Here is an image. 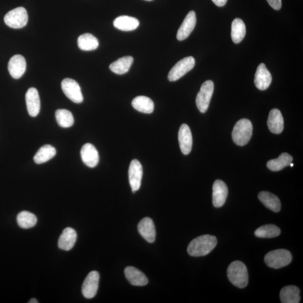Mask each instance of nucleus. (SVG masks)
Returning <instances> with one entry per match:
<instances>
[{
	"label": "nucleus",
	"mask_w": 303,
	"mask_h": 303,
	"mask_svg": "<svg viewBox=\"0 0 303 303\" xmlns=\"http://www.w3.org/2000/svg\"><path fill=\"white\" fill-rule=\"evenodd\" d=\"M217 243V238L214 236L202 235L193 239L189 244L188 253L193 257L204 256L216 247Z\"/></svg>",
	"instance_id": "nucleus-1"
},
{
	"label": "nucleus",
	"mask_w": 303,
	"mask_h": 303,
	"mask_svg": "<svg viewBox=\"0 0 303 303\" xmlns=\"http://www.w3.org/2000/svg\"><path fill=\"white\" fill-rule=\"evenodd\" d=\"M246 34V27L244 21L240 18H236L231 25V38L235 43L243 41Z\"/></svg>",
	"instance_id": "nucleus-30"
},
{
	"label": "nucleus",
	"mask_w": 303,
	"mask_h": 303,
	"mask_svg": "<svg viewBox=\"0 0 303 303\" xmlns=\"http://www.w3.org/2000/svg\"><path fill=\"white\" fill-rule=\"evenodd\" d=\"M195 59L192 56L187 57L178 61L171 69L168 80L170 82L177 81L190 72L195 67Z\"/></svg>",
	"instance_id": "nucleus-6"
},
{
	"label": "nucleus",
	"mask_w": 303,
	"mask_h": 303,
	"mask_svg": "<svg viewBox=\"0 0 303 303\" xmlns=\"http://www.w3.org/2000/svg\"><path fill=\"white\" fill-rule=\"evenodd\" d=\"M61 87L67 98L76 103H82L83 96L78 83L72 79L66 78L61 83Z\"/></svg>",
	"instance_id": "nucleus-8"
},
{
	"label": "nucleus",
	"mask_w": 303,
	"mask_h": 303,
	"mask_svg": "<svg viewBox=\"0 0 303 303\" xmlns=\"http://www.w3.org/2000/svg\"><path fill=\"white\" fill-rule=\"evenodd\" d=\"M213 91L214 83L212 81H205L202 85L196 98L197 106L201 112L207 111Z\"/></svg>",
	"instance_id": "nucleus-7"
},
{
	"label": "nucleus",
	"mask_w": 303,
	"mask_h": 303,
	"mask_svg": "<svg viewBox=\"0 0 303 303\" xmlns=\"http://www.w3.org/2000/svg\"><path fill=\"white\" fill-rule=\"evenodd\" d=\"M138 231L143 238L152 243L156 239V229L154 222L149 217H145L140 221L138 225Z\"/></svg>",
	"instance_id": "nucleus-18"
},
{
	"label": "nucleus",
	"mask_w": 303,
	"mask_h": 303,
	"mask_svg": "<svg viewBox=\"0 0 303 303\" xmlns=\"http://www.w3.org/2000/svg\"><path fill=\"white\" fill-rule=\"evenodd\" d=\"M37 218L35 215L28 211H22L17 216V222L22 229H30L36 225Z\"/></svg>",
	"instance_id": "nucleus-31"
},
{
	"label": "nucleus",
	"mask_w": 303,
	"mask_h": 303,
	"mask_svg": "<svg viewBox=\"0 0 303 303\" xmlns=\"http://www.w3.org/2000/svg\"><path fill=\"white\" fill-rule=\"evenodd\" d=\"M280 297L283 303H299L301 301L300 290L293 285L285 287L281 291Z\"/></svg>",
	"instance_id": "nucleus-24"
},
{
	"label": "nucleus",
	"mask_w": 303,
	"mask_h": 303,
	"mask_svg": "<svg viewBox=\"0 0 303 303\" xmlns=\"http://www.w3.org/2000/svg\"><path fill=\"white\" fill-rule=\"evenodd\" d=\"M290 165H291V167H293L294 164H293L292 163H291V164H290Z\"/></svg>",
	"instance_id": "nucleus-37"
},
{
	"label": "nucleus",
	"mask_w": 303,
	"mask_h": 303,
	"mask_svg": "<svg viewBox=\"0 0 303 303\" xmlns=\"http://www.w3.org/2000/svg\"><path fill=\"white\" fill-rule=\"evenodd\" d=\"M267 125L272 133L279 134L282 133L284 130V118L279 109H272L268 118Z\"/></svg>",
	"instance_id": "nucleus-19"
},
{
	"label": "nucleus",
	"mask_w": 303,
	"mask_h": 303,
	"mask_svg": "<svg viewBox=\"0 0 303 303\" xmlns=\"http://www.w3.org/2000/svg\"><path fill=\"white\" fill-rule=\"evenodd\" d=\"M113 25L116 28L122 31H131L139 27V21L134 17L120 16L113 21Z\"/></svg>",
	"instance_id": "nucleus-22"
},
{
	"label": "nucleus",
	"mask_w": 303,
	"mask_h": 303,
	"mask_svg": "<svg viewBox=\"0 0 303 303\" xmlns=\"http://www.w3.org/2000/svg\"><path fill=\"white\" fill-rule=\"evenodd\" d=\"M56 119L62 128H70L74 124V118L71 112L65 109H59L55 113Z\"/></svg>",
	"instance_id": "nucleus-32"
},
{
	"label": "nucleus",
	"mask_w": 303,
	"mask_h": 303,
	"mask_svg": "<svg viewBox=\"0 0 303 303\" xmlns=\"http://www.w3.org/2000/svg\"><path fill=\"white\" fill-rule=\"evenodd\" d=\"M252 134L251 121L247 118H243L237 122L234 127L232 133V140L238 146H244L250 141Z\"/></svg>",
	"instance_id": "nucleus-3"
},
{
	"label": "nucleus",
	"mask_w": 303,
	"mask_h": 303,
	"mask_svg": "<svg viewBox=\"0 0 303 303\" xmlns=\"http://www.w3.org/2000/svg\"><path fill=\"white\" fill-rule=\"evenodd\" d=\"M99 280V272L95 271L91 272L82 285L83 296L87 299L94 298L98 291Z\"/></svg>",
	"instance_id": "nucleus-9"
},
{
	"label": "nucleus",
	"mask_w": 303,
	"mask_h": 303,
	"mask_svg": "<svg viewBox=\"0 0 303 303\" xmlns=\"http://www.w3.org/2000/svg\"><path fill=\"white\" fill-rule=\"evenodd\" d=\"M258 199L267 208L275 212H278L282 208L279 198L269 192H261L259 193Z\"/></svg>",
	"instance_id": "nucleus-23"
},
{
	"label": "nucleus",
	"mask_w": 303,
	"mask_h": 303,
	"mask_svg": "<svg viewBox=\"0 0 303 303\" xmlns=\"http://www.w3.org/2000/svg\"><path fill=\"white\" fill-rule=\"evenodd\" d=\"M56 154V149L51 145L46 144L39 149L33 159L36 164H41L52 159Z\"/></svg>",
	"instance_id": "nucleus-29"
},
{
	"label": "nucleus",
	"mask_w": 303,
	"mask_h": 303,
	"mask_svg": "<svg viewBox=\"0 0 303 303\" xmlns=\"http://www.w3.org/2000/svg\"><path fill=\"white\" fill-rule=\"evenodd\" d=\"M227 277L235 287L243 289L248 284V272L244 263L239 261L232 262L227 269Z\"/></svg>",
	"instance_id": "nucleus-2"
},
{
	"label": "nucleus",
	"mask_w": 303,
	"mask_h": 303,
	"mask_svg": "<svg viewBox=\"0 0 303 303\" xmlns=\"http://www.w3.org/2000/svg\"><path fill=\"white\" fill-rule=\"evenodd\" d=\"M124 272L126 279L134 286L143 287L148 283L146 276L135 267H127Z\"/></svg>",
	"instance_id": "nucleus-20"
},
{
	"label": "nucleus",
	"mask_w": 303,
	"mask_h": 303,
	"mask_svg": "<svg viewBox=\"0 0 303 303\" xmlns=\"http://www.w3.org/2000/svg\"><path fill=\"white\" fill-rule=\"evenodd\" d=\"M281 234L280 228L272 224L263 225L259 227L255 231V235L258 238H272L278 236Z\"/></svg>",
	"instance_id": "nucleus-33"
},
{
	"label": "nucleus",
	"mask_w": 303,
	"mask_h": 303,
	"mask_svg": "<svg viewBox=\"0 0 303 303\" xmlns=\"http://www.w3.org/2000/svg\"><path fill=\"white\" fill-rule=\"evenodd\" d=\"M131 104L136 110L140 112L151 113L154 110V103L151 99L146 96L137 97L133 100Z\"/></svg>",
	"instance_id": "nucleus-25"
},
{
	"label": "nucleus",
	"mask_w": 303,
	"mask_h": 303,
	"mask_svg": "<svg viewBox=\"0 0 303 303\" xmlns=\"http://www.w3.org/2000/svg\"><path fill=\"white\" fill-rule=\"evenodd\" d=\"M269 5L276 10H279L282 8V0H267Z\"/></svg>",
	"instance_id": "nucleus-34"
},
{
	"label": "nucleus",
	"mask_w": 303,
	"mask_h": 303,
	"mask_svg": "<svg viewBox=\"0 0 303 303\" xmlns=\"http://www.w3.org/2000/svg\"><path fill=\"white\" fill-rule=\"evenodd\" d=\"M293 157L288 153H283L278 159L271 160L267 162L268 169L272 171H279L292 163Z\"/></svg>",
	"instance_id": "nucleus-28"
},
{
	"label": "nucleus",
	"mask_w": 303,
	"mask_h": 303,
	"mask_svg": "<svg viewBox=\"0 0 303 303\" xmlns=\"http://www.w3.org/2000/svg\"><path fill=\"white\" fill-rule=\"evenodd\" d=\"M197 23L196 12L191 11L184 20L177 33V39L179 41H183L187 39L193 30H194Z\"/></svg>",
	"instance_id": "nucleus-14"
},
{
	"label": "nucleus",
	"mask_w": 303,
	"mask_h": 303,
	"mask_svg": "<svg viewBox=\"0 0 303 303\" xmlns=\"http://www.w3.org/2000/svg\"><path fill=\"white\" fill-rule=\"evenodd\" d=\"M180 147L184 155L190 154L193 146V137L190 127L186 124L182 125L178 134Z\"/></svg>",
	"instance_id": "nucleus-15"
},
{
	"label": "nucleus",
	"mask_w": 303,
	"mask_h": 303,
	"mask_svg": "<svg viewBox=\"0 0 303 303\" xmlns=\"http://www.w3.org/2000/svg\"><path fill=\"white\" fill-rule=\"evenodd\" d=\"M78 45L83 51H90L97 49L99 46V42L98 39L94 35L85 33L79 37Z\"/></svg>",
	"instance_id": "nucleus-27"
},
{
	"label": "nucleus",
	"mask_w": 303,
	"mask_h": 303,
	"mask_svg": "<svg viewBox=\"0 0 303 303\" xmlns=\"http://www.w3.org/2000/svg\"><path fill=\"white\" fill-rule=\"evenodd\" d=\"M81 158L84 164L91 168H95L99 162V154L94 145L87 143L82 147Z\"/></svg>",
	"instance_id": "nucleus-16"
},
{
	"label": "nucleus",
	"mask_w": 303,
	"mask_h": 303,
	"mask_svg": "<svg viewBox=\"0 0 303 303\" xmlns=\"http://www.w3.org/2000/svg\"><path fill=\"white\" fill-rule=\"evenodd\" d=\"M215 5L218 7H222L226 5L227 0H212Z\"/></svg>",
	"instance_id": "nucleus-35"
},
{
	"label": "nucleus",
	"mask_w": 303,
	"mask_h": 303,
	"mask_svg": "<svg viewBox=\"0 0 303 303\" xmlns=\"http://www.w3.org/2000/svg\"><path fill=\"white\" fill-rule=\"evenodd\" d=\"M292 259V254L289 250L278 249L268 253L265 257V262L268 266L278 269L289 265Z\"/></svg>",
	"instance_id": "nucleus-4"
},
{
	"label": "nucleus",
	"mask_w": 303,
	"mask_h": 303,
	"mask_svg": "<svg viewBox=\"0 0 303 303\" xmlns=\"http://www.w3.org/2000/svg\"><path fill=\"white\" fill-rule=\"evenodd\" d=\"M143 177V168L137 160L131 161L129 169V180L133 192L138 191L141 186Z\"/></svg>",
	"instance_id": "nucleus-10"
},
{
	"label": "nucleus",
	"mask_w": 303,
	"mask_h": 303,
	"mask_svg": "<svg viewBox=\"0 0 303 303\" xmlns=\"http://www.w3.org/2000/svg\"><path fill=\"white\" fill-rule=\"evenodd\" d=\"M26 61L24 57L20 55L12 56L8 64V70L10 76L16 80L20 78L25 72Z\"/></svg>",
	"instance_id": "nucleus-13"
},
{
	"label": "nucleus",
	"mask_w": 303,
	"mask_h": 303,
	"mask_svg": "<svg viewBox=\"0 0 303 303\" xmlns=\"http://www.w3.org/2000/svg\"><path fill=\"white\" fill-rule=\"evenodd\" d=\"M28 303H38V302L37 301L36 299L33 298V299H32V300H30Z\"/></svg>",
	"instance_id": "nucleus-36"
},
{
	"label": "nucleus",
	"mask_w": 303,
	"mask_h": 303,
	"mask_svg": "<svg viewBox=\"0 0 303 303\" xmlns=\"http://www.w3.org/2000/svg\"><path fill=\"white\" fill-rule=\"evenodd\" d=\"M272 76L265 64L258 66L254 78V83L258 90L265 91L271 85Z\"/></svg>",
	"instance_id": "nucleus-17"
},
{
	"label": "nucleus",
	"mask_w": 303,
	"mask_h": 303,
	"mask_svg": "<svg viewBox=\"0 0 303 303\" xmlns=\"http://www.w3.org/2000/svg\"><path fill=\"white\" fill-rule=\"evenodd\" d=\"M77 238V234L76 230L72 228H66L60 236L58 241L59 247L61 249L68 251L73 248Z\"/></svg>",
	"instance_id": "nucleus-21"
},
{
	"label": "nucleus",
	"mask_w": 303,
	"mask_h": 303,
	"mask_svg": "<svg viewBox=\"0 0 303 303\" xmlns=\"http://www.w3.org/2000/svg\"><path fill=\"white\" fill-rule=\"evenodd\" d=\"M146 1H152V0H146Z\"/></svg>",
	"instance_id": "nucleus-38"
},
{
	"label": "nucleus",
	"mask_w": 303,
	"mask_h": 303,
	"mask_svg": "<svg viewBox=\"0 0 303 303\" xmlns=\"http://www.w3.org/2000/svg\"><path fill=\"white\" fill-rule=\"evenodd\" d=\"M25 100L29 115L37 116L41 109V101L37 90L35 88H30L26 94Z\"/></svg>",
	"instance_id": "nucleus-11"
},
{
	"label": "nucleus",
	"mask_w": 303,
	"mask_h": 303,
	"mask_svg": "<svg viewBox=\"0 0 303 303\" xmlns=\"http://www.w3.org/2000/svg\"><path fill=\"white\" fill-rule=\"evenodd\" d=\"M133 61L134 59L132 56H124L109 65V69L113 73L116 74H124L129 71Z\"/></svg>",
	"instance_id": "nucleus-26"
},
{
	"label": "nucleus",
	"mask_w": 303,
	"mask_h": 303,
	"mask_svg": "<svg viewBox=\"0 0 303 303\" xmlns=\"http://www.w3.org/2000/svg\"><path fill=\"white\" fill-rule=\"evenodd\" d=\"M228 195L226 184L220 180H217L213 185L212 202L215 207H221L225 203Z\"/></svg>",
	"instance_id": "nucleus-12"
},
{
	"label": "nucleus",
	"mask_w": 303,
	"mask_h": 303,
	"mask_svg": "<svg viewBox=\"0 0 303 303\" xmlns=\"http://www.w3.org/2000/svg\"><path fill=\"white\" fill-rule=\"evenodd\" d=\"M28 15L27 10L23 7H19L8 11L4 17L5 24L11 28L20 29L27 25Z\"/></svg>",
	"instance_id": "nucleus-5"
}]
</instances>
